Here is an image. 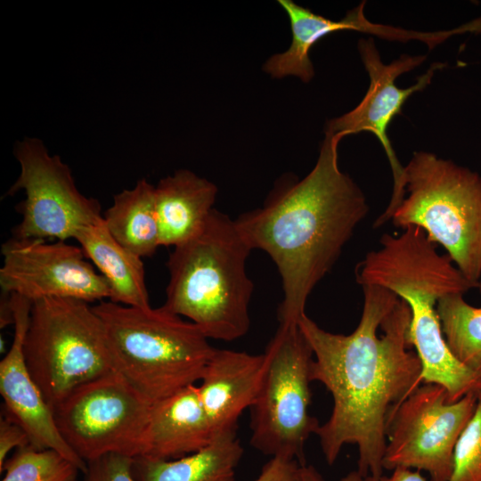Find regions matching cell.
<instances>
[{"instance_id":"obj_25","label":"cell","mask_w":481,"mask_h":481,"mask_svg":"<svg viewBox=\"0 0 481 481\" xmlns=\"http://www.w3.org/2000/svg\"><path fill=\"white\" fill-rule=\"evenodd\" d=\"M133 458L121 454H107L86 462L84 481H137Z\"/></svg>"},{"instance_id":"obj_16","label":"cell","mask_w":481,"mask_h":481,"mask_svg":"<svg viewBox=\"0 0 481 481\" xmlns=\"http://www.w3.org/2000/svg\"><path fill=\"white\" fill-rule=\"evenodd\" d=\"M278 3L289 19L292 41L287 51L273 54L264 64V70L275 78L294 76L308 83L314 75L309 57L313 45L323 37L337 31L355 30L402 42L406 37L404 29L368 20L363 12L365 2L347 12L342 20L337 21L316 14L291 0H279Z\"/></svg>"},{"instance_id":"obj_6","label":"cell","mask_w":481,"mask_h":481,"mask_svg":"<svg viewBox=\"0 0 481 481\" xmlns=\"http://www.w3.org/2000/svg\"><path fill=\"white\" fill-rule=\"evenodd\" d=\"M405 196L391 220L421 229L442 246L463 276L481 279V175L427 151L404 167Z\"/></svg>"},{"instance_id":"obj_14","label":"cell","mask_w":481,"mask_h":481,"mask_svg":"<svg viewBox=\"0 0 481 481\" xmlns=\"http://www.w3.org/2000/svg\"><path fill=\"white\" fill-rule=\"evenodd\" d=\"M10 302L14 335L11 347L0 362V394L4 403L5 416L26 430L31 445L59 452L85 474L87 463L64 441L57 428L53 411L25 362L23 345L32 302L17 294H10Z\"/></svg>"},{"instance_id":"obj_19","label":"cell","mask_w":481,"mask_h":481,"mask_svg":"<svg viewBox=\"0 0 481 481\" xmlns=\"http://www.w3.org/2000/svg\"><path fill=\"white\" fill-rule=\"evenodd\" d=\"M75 240L106 279L110 301L140 308L151 306L142 257L114 239L103 218L80 231Z\"/></svg>"},{"instance_id":"obj_17","label":"cell","mask_w":481,"mask_h":481,"mask_svg":"<svg viewBox=\"0 0 481 481\" xmlns=\"http://www.w3.org/2000/svg\"><path fill=\"white\" fill-rule=\"evenodd\" d=\"M216 434L201 404L197 385L153 404L142 457L172 460L207 446Z\"/></svg>"},{"instance_id":"obj_2","label":"cell","mask_w":481,"mask_h":481,"mask_svg":"<svg viewBox=\"0 0 481 481\" xmlns=\"http://www.w3.org/2000/svg\"><path fill=\"white\" fill-rule=\"evenodd\" d=\"M341 140L325 132L313 169L281 176L261 208L234 219L251 249L265 251L281 279L279 322H297L307 298L331 270L369 212L366 198L338 162Z\"/></svg>"},{"instance_id":"obj_31","label":"cell","mask_w":481,"mask_h":481,"mask_svg":"<svg viewBox=\"0 0 481 481\" xmlns=\"http://www.w3.org/2000/svg\"><path fill=\"white\" fill-rule=\"evenodd\" d=\"M75 481H79V480L77 479V480H75Z\"/></svg>"},{"instance_id":"obj_21","label":"cell","mask_w":481,"mask_h":481,"mask_svg":"<svg viewBox=\"0 0 481 481\" xmlns=\"http://www.w3.org/2000/svg\"><path fill=\"white\" fill-rule=\"evenodd\" d=\"M102 218L114 239L142 258L153 256L160 246L155 186L144 178L116 194Z\"/></svg>"},{"instance_id":"obj_8","label":"cell","mask_w":481,"mask_h":481,"mask_svg":"<svg viewBox=\"0 0 481 481\" xmlns=\"http://www.w3.org/2000/svg\"><path fill=\"white\" fill-rule=\"evenodd\" d=\"M264 354L263 381L249 409L250 444L305 465L306 444L320 426L309 412L313 351L297 322H280Z\"/></svg>"},{"instance_id":"obj_30","label":"cell","mask_w":481,"mask_h":481,"mask_svg":"<svg viewBox=\"0 0 481 481\" xmlns=\"http://www.w3.org/2000/svg\"><path fill=\"white\" fill-rule=\"evenodd\" d=\"M477 289H478L479 293L481 294V279L477 283Z\"/></svg>"},{"instance_id":"obj_9","label":"cell","mask_w":481,"mask_h":481,"mask_svg":"<svg viewBox=\"0 0 481 481\" xmlns=\"http://www.w3.org/2000/svg\"><path fill=\"white\" fill-rule=\"evenodd\" d=\"M153 404L114 370L77 387L53 411L64 441L88 462L111 453L142 457Z\"/></svg>"},{"instance_id":"obj_11","label":"cell","mask_w":481,"mask_h":481,"mask_svg":"<svg viewBox=\"0 0 481 481\" xmlns=\"http://www.w3.org/2000/svg\"><path fill=\"white\" fill-rule=\"evenodd\" d=\"M476 406V393L451 403L444 387L422 383L388 424L383 469L423 470L430 481H448L454 447Z\"/></svg>"},{"instance_id":"obj_13","label":"cell","mask_w":481,"mask_h":481,"mask_svg":"<svg viewBox=\"0 0 481 481\" xmlns=\"http://www.w3.org/2000/svg\"><path fill=\"white\" fill-rule=\"evenodd\" d=\"M3 292L34 301L70 298L88 303L110 298L106 279L88 262L80 246L39 238L7 240L1 248Z\"/></svg>"},{"instance_id":"obj_23","label":"cell","mask_w":481,"mask_h":481,"mask_svg":"<svg viewBox=\"0 0 481 481\" xmlns=\"http://www.w3.org/2000/svg\"><path fill=\"white\" fill-rule=\"evenodd\" d=\"M2 481H75L77 467L53 449L28 445L6 460Z\"/></svg>"},{"instance_id":"obj_5","label":"cell","mask_w":481,"mask_h":481,"mask_svg":"<svg viewBox=\"0 0 481 481\" xmlns=\"http://www.w3.org/2000/svg\"><path fill=\"white\" fill-rule=\"evenodd\" d=\"M114 370L152 403L200 382L215 347L192 322L162 306L140 308L102 300Z\"/></svg>"},{"instance_id":"obj_3","label":"cell","mask_w":481,"mask_h":481,"mask_svg":"<svg viewBox=\"0 0 481 481\" xmlns=\"http://www.w3.org/2000/svg\"><path fill=\"white\" fill-rule=\"evenodd\" d=\"M357 281L387 289L408 305L409 344L420 361L421 383L444 387L451 403L481 389V376L463 365L448 346L436 312L442 297L464 295L476 287L422 231L409 228L383 236L379 249L361 261Z\"/></svg>"},{"instance_id":"obj_28","label":"cell","mask_w":481,"mask_h":481,"mask_svg":"<svg viewBox=\"0 0 481 481\" xmlns=\"http://www.w3.org/2000/svg\"><path fill=\"white\" fill-rule=\"evenodd\" d=\"M338 481H430L426 479L420 471L397 468L388 476L363 475L353 470L342 477Z\"/></svg>"},{"instance_id":"obj_27","label":"cell","mask_w":481,"mask_h":481,"mask_svg":"<svg viewBox=\"0 0 481 481\" xmlns=\"http://www.w3.org/2000/svg\"><path fill=\"white\" fill-rule=\"evenodd\" d=\"M301 466L294 460L270 458L254 481H299Z\"/></svg>"},{"instance_id":"obj_20","label":"cell","mask_w":481,"mask_h":481,"mask_svg":"<svg viewBox=\"0 0 481 481\" xmlns=\"http://www.w3.org/2000/svg\"><path fill=\"white\" fill-rule=\"evenodd\" d=\"M243 448L236 430L217 433L201 450L172 460H134L137 481H235Z\"/></svg>"},{"instance_id":"obj_10","label":"cell","mask_w":481,"mask_h":481,"mask_svg":"<svg viewBox=\"0 0 481 481\" xmlns=\"http://www.w3.org/2000/svg\"><path fill=\"white\" fill-rule=\"evenodd\" d=\"M13 154L20 172L5 196L25 193L16 208L22 218L13 237L65 241L102 218L99 201L78 191L69 167L51 155L40 139L18 141Z\"/></svg>"},{"instance_id":"obj_24","label":"cell","mask_w":481,"mask_h":481,"mask_svg":"<svg viewBox=\"0 0 481 481\" xmlns=\"http://www.w3.org/2000/svg\"><path fill=\"white\" fill-rule=\"evenodd\" d=\"M448 481H481V389L477 393L475 412L454 447Z\"/></svg>"},{"instance_id":"obj_1","label":"cell","mask_w":481,"mask_h":481,"mask_svg":"<svg viewBox=\"0 0 481 481\" xmlns=\"http://www.w3.org/2000/svg\"><path fill=\"white\" fill-rule=\"evenodd\" d=\"M358 325L348 335L321 328L306 314L298 327L313 351L311 380L333 400L331 413L317 435L328 464L342 448L355 444L357 471L381 476L388 424L402 403L421 383V364L411 350V311L394 292L363 285Z\"/></svg>"},{"instance_id":"obj_29","label":"cell","mask_w":481,"mask_h":481,"mask_svg":"<svg viewBox=\"0 0 481 481\" xmlns=\"http://www.w3.org/2000/svg\"><path fill=\"white\" fill-rule=\"evenodd\" d=\"M299 481H325L320 472L311 465H302Z\"/></svg>"},{"instance_id":"obj_26","label":"cell","mask_w":481,"mask_h":481,"mask_svg":"<svg viewBox=\"0 0 481 481\" xmlns=\"http://www.w3.org/2000/svg\"><path fill=\"white\" fill-rule=\"evenodd\" d=\"M30 438L26 430L12 419L5 416L0 420V471H3L6 457L15 449L30 445Z\"/></svg>"},{"instance_id":"obj_12","label":"cell","mask_w":481,"mask_h":481,"mask_svg":"<svg viewBox=\"0 0 481 481\" xmlns=\"http://www.w3.org/2000/svg\"><path fill=\"white\" fill-rule=\"evenodd\" d=\"M358 51L370 77V86L363 100L352 110L330 119L325 132L340 140L346 135L360 132L372 133L380 142L388 159L393 175V191L390 200L383 213L375 220V228L391 220L396 208L405 196L404 167L400 163L387 136V127L393 118L401 112L403 105L414 93L430 84L436 70L444 64L436 62L420 76L417 82L407 88H400L395 79L402 74L414 69L425 60L426 55L403 54L389 64H385L372 37L360 39Z\"/></svg>"},{"instance_id":"obj_15","label":"cell","mask_w":481,"mask_h":481,"mask_svg":"<svg viewBox=\"0 0 481 481\" xmlns=\"http://www.w3.org/2000/svg\"><path fill=\"white\" fill-rule=\"evenodd\" d=\"M265 371L264 353L215 348L197 387L216 434L237 429L239 418L257 399Z\"/></svg>"},{"instance_id":"obj_4","label":"cell","mask_w":481,"mask_h":481,"mask_svg":"<svg viewBox=\"0 0 481 481\" xmlns=\"http://www.w3.org/2000/svg\"><path fill=\"white\" fill-rule=\"evenodd\" d=\"M251 250L235 221L214 208L201 230L169 255L162 307L194 323L208 339L243 337L254 291L246 271Z\"/></svg>"},{"instance_id":"obj_7","label":"cell","mask_w":481,"mask_h":481,"mask_svg":"<svg viewBox=\"0 0 481 481\" xmlns=\"http://www.w3.org/2000/svg\"><path fill=\"white\" fill-rule=\"evenodd\" d=\"M89 304L70 298L32 303L24 358L52 410L77 387L114 371L104 325Z\"/></svg>"},{"instance_id":"obj_22","label":"cell","mask_w":481,"mask_h":481,"mask_svg":"<svg viewBox=\"0 0 481 481\" xmlns=\"http://www.w3.org/2000/svg\"><path fill=\"white\" fill-rule=\"evenodd\" d=\"M463 294H449L436 304L448 346L468 369L481 376V306L469 304Z\"/></svg>"},{"instance_id":"obj_18","label":"cell","mask_w":481,"mask_h":481,"mask_svg":"<svg viewBox=\"0 0 481 481\" xmlns=\"http://www.w3.org/2000/svg\"><path fill=\"white\" fill-rule=\"evenodd\" d=\"M217 187L188 169L177 170L155 186L160 246H179L203 227L213 211Z\"/></svg>"}]
</instances>
